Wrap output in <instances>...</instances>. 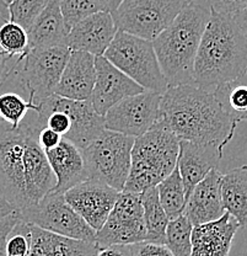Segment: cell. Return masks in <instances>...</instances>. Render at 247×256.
Returning <instances> with one entry per match:
<instances>
[{
	"instance_id": "cell-28",
	"label": "cell",
	"mask_w": 247,
	"mask_h": 256,
	"mask_svg": "<svg viewBox=\"0 0 247 256\" xmlns=\"http://www.w3.org/2000/svg\"><path fill=\"white\" fill-rule=\"evenodd\" d=\"M38 106L10 90L0 92V122L11 128H17L30 111H36Z\"/></svg>"
},
{
	"instance_id": "cell-15",
	"label": "cell",
	"mask_w": 247,
	"mask_h": 256,
	"mask_svg": "<svg viewBox=\"0 0 247 256\" xmlns=\"http://www.w3.org/2000/svg\"><path fill=\"white\" fill-rule=\"evenodd\" d=\"M117 31L118 28L113 21L112 14L97 12L82 18L69 30L65 46L70 50H81L99 57L103 56L110 47Z\"/></svg>"
},
{
	"instance_id": "cell-44",
	"label": "cell",
	"mask_w": 247,
	"mask_h": 256,
	"mask_svg": "<svg viewBox=\"0 0 247 256\" xmlns=\"http://www.w3.org/2000/svg\"><path fill=\"white\" fill-rule=\"evenodd\" d=\"M0 5H2V6H7V5H6V4H5V2H2V0H0Z\"/></svg>"
},
{
	"instance_id": "cell-19",
	"label": "cell",
	"mask_w": 247,
	"mask_h": 256,
	"mask_svg": "<svg viewBox=\"0 0 247 256\" xmlns=\"http://www.w3.org/2000/svg\"><path fill=\"white\" fill-rule=\"evenodd\" d=\"M239 228V223L228 212L219 220L193 226L191 256H229Z\"/></svg>"
},
{
	"instance_id": "cell-31",
	"label": "cell",
	"mask_w": 247,
	"mask_h": 256,
	"mask_svg": "<svg viewBox=\"0 0 247 256\" xmlns=\"http://www.w3.org/2000/svg\"><path fill=\"white\" fill-rule=\"evenodd\" d=\"M59 4L69 30L82 18L101 12L97 0H59Z\"/></svg>"
},
{
	"instance_id": "cell-43",
	"label": "cell",
	"mask_w": 247,
	"mask_h": 256,
	"mask_svg": "<svg viewBox=\"0 0 247 256\" xmlns=\"http://www.w3.org/2000/svg\"><path fill=\"white\" fill-rule=\"evenodd\" d=\"M2 2H4L6 5H9L10 2H14V0H2Z\"/></svg>"
},
{
	"instance_id": "cell-42",
	"label": "cell",
	"mask_w": 247,
	"mask_h": 256,
	"mask_svg": "<svg viewBox=\"0 0 247 256\" xmlns=\"http://www.w3.org/2000/svg\"><path fill=\"white\" fill-rule=\"evenodd\" d=\"M0 18L4 20H9V12H7V6H2L0 5Z\"/></svg>"
},
{
	"instance_id": "cell-45",
	"label": "cell",
	"mask_w": 247,
	"mask_h": 256,
	"mask_svg": "<svg viewBox=\"0 0 247 256\" xmlns=\"http://www.w3.org/2000/svg\"><path fill=\"white\" fill-rule=\"evenodd\" d=\"M6 256H11V255H6Z\"/></svg>"
},
{
	"instance_id": "cell-34",
	"label": "cell",
	"mask_w": 247,
	"mask_h": 256,
	"mask_svg": "<svg viewBox=\"0 0 247 256\" xmlns=\"http://www.w3.org/2000/svg\"><path fill=\"white\" fill-rule=\"evenodd\" d=\"M20 214L16 210L0 220V256H6V242L15 226L20 222Z\"/></svg>"
},
{
	"instance_id": "cell-10",
	"label": "cell",
	"mask_w": 247,
	"mask_h": 256,
	"mask_svg": "<svg viewBox=\"0 0 247 256\" xmlns=\"http://www.w3.org/2000/svg\"><path fill=\"white\" fill-rule=\"evenodd\" d=\"M22 222L66 238L95 242L96 232L68 204L64 194L49 192L37 204L17 210Z\"/></svg>"
},
{
	"instance_id": "cell-27",
	"label": "cell",
	"mask_w": 247,
	"mask_h": 256,
	"mask_svg": "<svg viewBox=\"0 0 247 256\" xmlns=\"http://www.w3.org/2000/svg\"><path fill=\"white\" fill-rule=\"evenodd\" d=\"M192 230L193 224L185 213L170 220L165 233V245L169 248L172 255H192Z\"/></svg>"
},
{
	"instance_id": "cell-22",
	"label": "cell",
	"mask_w": 247,
	"mask_h": 256,
	"mask_svg": "<svg viewBox=\"0 0 247 256\" xmlns=\"http://www.w3.org/2000/svg\"><path fill=\"white\" fill-rule=\"evenodd\" d=\"M68 32L59 0H49L32 28L27 31L30 50L65 46Z\"/></svg>"
},
{
	"instance_id": "cell-17",
	"label": "cell",
	"mask_w": 247,
	"mask_h": 256,
	"mask_svg": "<svg viewBox=\"0 0 247 256\" xmlns=\"http://www.w3.org/2000/svg\"><path fill=\"white\" fill-rule=\"evenodd\" d=\"M95 60L87 52L70 50L54 94L70 100H90L96 79Z\"/></svg>"
},
{
	"instance_id": "cell-30",
	"label": "cell",
	"mask_w": 247,
	"mask_h": 256,
	"mask_svg": "<svg viewBox=\"0 0 247 256\" xmlns=\"http://www.w3.org/2000/svg\"><path fill=\"white\" fill-rule=\"evenodd\" d=\"M49 0H14L7 5L9 21L30 30L34 21L42 14Z\"/></svg>"
},
{
	"instance_id": "cell-12",
	"label": "cell",
	"mask_w": 247,
	"mask_h": 256,
	"mask_svg": "<svg viewBox=\"0 0 247 256\" xmlns=\"http://www.w3.org/2000/svg\"><path fill=\"white\" fill-rule=\"evenodd\" d=\"M161 96L144 90L123 98L106 112L105 128L134 138L144 134L158 121Z\"/></svg>"
},
{
	"instance_id": "cell-23",
	"label": "cell",
	"mask_w": 247,
	"mask_h": 256,
	"mask_svg": "<svg viewBox=\"0 0 247 256\" xmlns=\"http://www.w3.org/2000/svg\"><path fill=\"white\" fill-rule=\"evenodd\" d=\"M220 188L225 212L235 218L240 228L247 229V165L223 174Z\"/></svg>"
},
{
	"instance_id": "cell-38",
	"label": "cell",
	"mask_w": 247,
	"mask_h": 256,
	"mask_svg": "<svg viewBox=\"0 0 247 256\" xmlns=\"http://www.w3.org/2000/svg\"><path fill=\"white\" fill-rule=\"evenodd\" d=\"M94 256H133L131 245H112L107 248H99Z\"/></svg>"
},
{
	"instance_id": "cell-7",
	"label": "cell",
	"mask_w": 247,
	"mask_h": 256,
	"mask_svg": "<svg viewBox=\"0 0 247 256\" xmlns=\"http://www.w3.org/2000/svg\"><path fill=\"white\" fill-rule=\"evenodd\" d=\"M135 138L110 130L102 132L82 149L89 178L107 184L122 192L131 172Z\"/></svg>"
},
{
	"instance_id": "cell-36",
	"label": "cell",
	"mask_w": 247,
	"mask_h": 256,
	"mask_svg": "<svg viewBox=\"0 0 247 256\" xmlns=\"http://www.w3.org/2000/svg\"><path fill=\"white\" fill-rule=\"evenodd\" d=\"M37 140H38L39 146L43 149L44 152L52 150L53 148L58 146L63 140V137L60 134H58L57 132H54L50 128H42L38 133V137H37Z\"/></svg>"
},
{
	"instance_id": "cell-39",
	"label": "cell",
	"mask_w": 247,
	"mask_h": 256,
	"mask_svg": "<svg viewBox=\"0 0 247 256\" xmlns=\"http://www.w3.org/2000/svg\"><path fill=\"white\" fill-rule=\"evenodd\" d=\"M122 2L123 0H97V4H99L101 12H107L112 14L113 12L118 9Z\"/></svg>"
},
{
	"instance_id": "cell-32",
	"label": "cell",
	"mask_w": 247,
	"mask_h": 256,
	"mask_svg": "<svg viewBox=\"0 0 247 256\" xmlns=\"http://www.w3.org/2000/svg\"><path fill=\"white\" fill-rule=\"evenodd\" d=\"M30 250V232L28 224L20 220L12 232L10 233L6 242V255L11 256H27Z\"/></svg>"
},
{
	"instance_id": "cell-24",
	"label": "cell",
	"mask_w": 247,
	"mask_h": 256,
	"mask_svg": "<svg viewBox=\"0 0 247 256\" xmlns=\"http://www.w3.org/2000/svg\"><path fill=\"white\" fill-rule=\"evenodd\" d=\"M214 98L222 110L236 124L247 121V72L230 82L218 85Z\"/></svg>"
},
{
	"instance_id": "cell-20",
	"label": "cell",
	"mask_w": 247,
	"mask_h": 256,
	"mask_svg": "<svg viewBox=\"0 0 247 256\" xmlns=\"http://www.w3.org/2000/svg\"><path fill=\"white\" fill-rule=\"evenodd\" d=\"M44 153L57 180L52 192L64 194L65 191L89 178L84 154L74 143L63 138L55 148Z\"/></svg>"
},
{
	"instance_id": "cell-13",
	"label": "cell",
	"mask_w": 247,
	"mask_h": 256,
	"mask_svg": "<svg viewBox=\"0 0 247 256\" xmlns=\"http://www.w3.org/2000/svg\"><path fill=\"white\" fill-rule=\"evenodd\" d=\"M121 192L101 181H82L64 192L68 204L78 213L95 232L100 230L107 220Z\"/></svg>"
},
{
	"instance_id": "cell-25",
	"label": "cell",
	"mask_w": 247,
	"mask_h": 256,
	"mask_svg": "<svg viewBox=\"0 0 247 256\" xmlns=\"http://www.w3.org/2000/svg\"><path fill=\"white\" fill-rule=\"evenodd\" d=\"M143 204L145 228H147V240L145 242L165 244V233L170 220L161 206L159 198L158 188H150L140 194Z\"/></svg>"
},
{
	"instance_id": "cell-11",
	"label": "cell",
	"mask_w": 247,
	"mask_h": 256,
	"mask_svg": "<svg viewBox=\"0 0 247 256\" xmlns=\"http://www.w3.org/2000/svg\"><path fill=\"white\" fill-rule=\"evenodd\" d=\"M145 240L147 228L140 194L122 191L105 224L96 232L95 244L97 248H107L133 245Z\"/></svg>"
},
{
	"instance_id": "cell-9",
	"label": "cell",
	"mask_w": 247,
	"mask_h": 256,
	"mask_svg": "<svg viewBox=\"0 0 247 256\" xmlns=\"http://www.w3.org/2000/svg\"><path fill=\"white\" fill-rule=\"evenodd\" d=\"M190 0H123L112 12L118 30L154 41Z\"/></svg>"
},
{
	"instance_id": "cell-16",
	"label": "cell",
	"mask_w": 247,
	"mask_h": 256,
	"mask_svg": "<svg viewBox=\"0 0 247 256\" xmlns=\"http://www.w3.org/2000/svg\"><path fill=\"white\" fill-rule=\"evenodd\" d=\"M223 150L224 149L215 144L180 140L177 168L181 174L187 198L195 186L212 170L217 169L223 159Z\"/></svg>"
},
{
	"instance_id": "cell-5",
	"label": "cell",
	"mask_w": 247,
	"mask_h": 256,
	"mask_svg": "<svg viewBox=\"0 0 247 256\" xmlns=\"http://www.w3.org/2000/svg\"><path fill=\"white\" fill-rule=\"evenodd\" d=\"M69 54L66 46L30 50L18 58L0 85V92H15L38 106L55 92Z\"/></svg>"
},
{
	"instance_id": "cell-2",
	"label": "cell",
	"mask_w": 247,
	"mask_h": 256,
	"mask_svg": "<svg viewBox=\"0 0 247 256\" xmlns=\"http://www.w3.org/2000/svg\"><path fill=\"white\" fill-rule=\"evenodd\" d=\"M247 72V36L233 16L212 10L193 66V84L213 92Z\"/></svg>"
},
{
	"instance_id": "cell-41",
	"label": "cell",
	"mask_w": 247,
	"mask_h": 256,
	"mask_svg": "<svg viewBox=\"0 0 247 256\" xmlns=\"http://www.w3.org/2000/svg\"><path fill=\"white\" fill-rule=\"evenodd\" d=\"M233 18L235 22L239 25V28H241V31L247 36V6L245 9L241 10V12H239L238 14L234 15Z\"/></svg>"
},
{
	"instance_id": "cell-3",
	"label": "cell",
	"mask_w": 247,
	"mask_h": 256,
	"mask_svg": "<svg viewBox=\"0 0 247 256\" xmlns=\"http://www.w3.org/2000/svg\"><path fill=\"white\" fill-rule=\"evenodd\" d=\"M211 15L208 0H190L171 25L153 41L169 88L193 84L196 56Z\"/></svg>"
},
{
	"instance_id": "cell-8",
	"label": "cell",
	"mask_w": 247,
	"mask_h": 256,
	"mask_svg": "<svg viewBox=\"0 0 247 256\" xmlns=\"http://www.w3.org/2000/svg\"><path fill=\"white\" fill-rule=\"evenodd\" d=\"M31 133L34 132L23 122L17 128L0 122V192L16 210L27 207L26 146Z\"/></svg>"
},
{
	"instance_id": "cell-26",
	"label": "cell",
	"mask_w": 247,
	"mask_h": 256,
	"mask_svg": "<svg viewBox=\"0 0 247 256\" xmlns=\"http://www.w3.org/2000/svg\"><path fill=\"white\" fill-rule=\"evenodd\" d=\"M156 188H158L161 206H163L170 220H175V218L180 217L185 213L187 196H186L185 185H183L177 165L174 172L167 178H165Z\"/></svg>"
},
{
	"instance_id": "cell-18",
	"label": "cell",
	"mask_w": 247,
	"mask_h": 256,
	"mask_svg": "<svg viewBox=\"0 0 247 256\" xmlns=\"http://www.w3.org/2000/svg\"><path fill=\"white\" fill-rule=\"evenodd\" d=\"M222 175L219 170L213 169L188 196L185 214L193 226L219 220L225 213L220 188Z\"/></svg>"
},
{
	"instance_id": "cell-37",
	"label": "cell",
	"mask_w": 247,
	"mask_h": 256,
	"mask_svg": "<svg viewBox=\"0 0 247 256\" xmlns=\"http://www.w3.org/2000/svg\"><path fill=\"white\" fill-rule=\"evenodd\" d=\"M5 21L6 20L0 18V25H1L2 22H5ZM17 60L18 58L9 57V56H7L6 53L2 52V50L0 48V85H1L2 82L6 79L7 74H9L10 70L14 68V66L16 64Z\"/></svg>"
},
{
	"instance_id": "cell-40",
	"label": "cell",
	"mask_w": 247,
	"mask_h": 256,
	"mask_svg": "<svg viewBox=\"0 0 247 256\" xmlns=\"http://www.w3.org/2000/svg\"><path fill=\"white\" fill-rule=\"evenodd\" d=\"M15 210V208L12 207V204L7 201L4 197V194L0 192V220H4L5 217L12 213Z\"/></svg>"
},
{
	"instance_id": "cell-4",
	"label": "cell",
	"mask_w": 247,
	"mask_h": 256,
	"mask_svg": "<svg viewBox=\"0 0 247 256\" xmlns=\"http://www.w3.org/2000/svg\"><path fill=\"white\" fill-rule=\"evenodd\" d=\"M179 153V138L156 122L148 132L135 137L131 172L123 191L142 194L158 186L174 172Z\"/></svg>"
},
{
	"instance_id": "cell-21",
	"label": "cell",
	"mask_w": 247,
	"mask_h": 256,
	"mask_svg": "<svg viewBox=\"0 0 247 256\" xmlns=\"http://www.w3.org/2000/svg\"><path fill=\"white\" fill-rule=\"evenodd\" d=\"M28 232L30 250L27 256H94L99 250L95 242L58 236L32 224H28Z\"/></svg>"
},
{
	"instance_id": "cell-29",
	"label": "cell",
	"mask_w": 247,
	"mask_h": 256,
	"mask_svg": "<svg viewBox=\"0 0 247 256\" xmlns=\"http://www.w3.org/2000/svg\"><path fill=\"white\" fill-rule=\"evenodd\" d=\"M0 48L11 58H21L30 50L27 31L22 26L5 21L0 25Z\"/></svg>"
},
{
	"instance_id": "cell-33",
	"label": "cell",
	"mask_w": 247,
	"mask_h": 256,
	"mask_svg": "<svg viewBox=\"0 0 247 256\" xmlns=\"http://www.w3.org/2000/svg\"><path fill=\"white\" fill-rule=\"evenodd\" d=\"M133 256H174L165 244L142 242L131 245Z\"/></svg>"
},
{
	"instance_id": "cell-6",
	"label": "cell",
	"mask_w": 247,
	"mask_h": 256,
	"mask_svg": "<svg viewBox=\"0 0 247 256\" xmlns=\"http://www.w3.org/2000/svg\"><path fill=\"white\" fill-rule=\"evenodd\" d=\"M103 57L144 90L163 95L169 89L153 41L118 30Z\"/></svg>"
},
{
	"instance_id": "cell-14",
	"label": "cell",
	"mask_w": 247,
	"mask_h": 256,
	"mask_svg": "<svg viewBox=\"0 0 247 256\" xmlns=\"http://www.w3.org/2000/svg\"><path fill=\"white\" fill-rule=\"evenodd\" d=\"M95 68L96 79L90 101L95 112L100 116H105L106 112L123 98L144 92L139 84L119 70L103 56L96 57Z\"/></svg>"
},
{
	"instance_id": "cell-1",
	"label": "cell",
	"mask_w": 247,
	"mask_h": 256,
	"mask_svg": "<svg viewBox=\"0 0 247 256\" xmlns=\"http://www.w3.org/2000/svg\"><path fill=\"white\" fill-rule=\"evenodd\" d=\"M156 122L180 140L211 143L223 149L239 124L222 110L213 92L195 84L170 86L161 96Z\"/></svg>"
},
{
	"instance_id": "cell-35",
	"label": "cell",
	"mask_w": 247,
	"mask_h": 256,
	"mask_svg": "<svg viewBox=\"0 0 247 256\" xmlns=\"http://www.w3.org/2000/svg\"><path fill=\"white\" fill-rule=\"evenodd\" d=\"M208 2L212 10L228 16H234L247 6V0H208Z\"/></svg>"
}]
</instances>
